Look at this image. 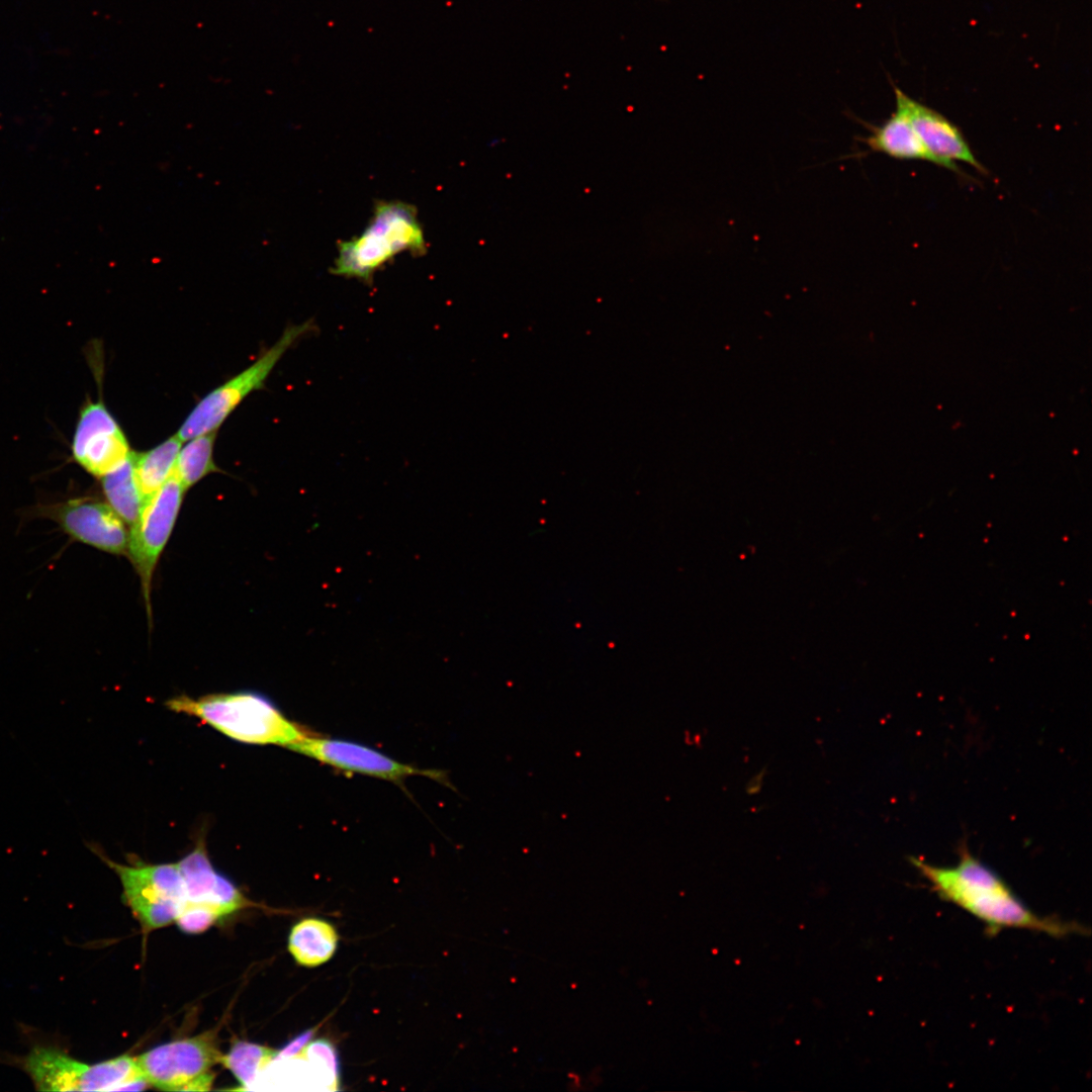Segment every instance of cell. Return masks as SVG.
Listing matches in <instances>:
<instances>
[{
    "instance_id": "6da1fadb",
    "label": "cell",
    "mask_w": 1092,
    "mask_h": 1092,
    "mask_svg": "<svg viewBox=\"0 0 1092 1092\" xmlns=\"http://www.w3.org/2000/svg\"><path fill=\"white\" fill-rule=\"evenodd\" d=\"M912 864L940 899L976 917L989 933L1016 928L1064 937L1087 931L1076 922L1033 912L996 872L967 848L961 850L956 866L938 867L918 858H912Z\"/></svg>"
},
{
    "instance_id": "7a4b0ae2",
    "label": "cell",
    "mask_w": 1092,
    "mask_h": 1092,
    "mask_svg": "<svg viewBox=\"0 0 1092 1092\" xmlns=\"http://www.w3.org/2000/svg\"><path fill=\"white\" fill-rule=\"evenodd\" d=\"M427 252L424 229L417 208L400 200L375 203L365 229L357 236L338 243L331 273L337 276L372 282L374 274L396 256Z\"/></svg>"
},
{
    "instance_id": "3957f363",
    "label": "cell",
    "mask_w": 1092,
    "mask_h": 1092,
    "mask_svg": "<svg viewBox=\"0 0 1092 1092\" xmlns=\"http://www.w3.org/2000/svg\"><path fill=\"white\" fill-rule=\"evenodd\" d=\"M166 705L172 711L199 718L224 735L245 743L289 746L307 735L265 696L253 692L180 696Z\"/></svg>"
},
{
    "instance_id": "277c9868",
    "label": "cell",
    "mask_w": 1092,
    "mask_h": 1092,
    "mask_svg": "<svg viewBox=\"0 0 1092 1092\" xmlns=\"http://www.w3.org/2000/svg\"><path fill=\"white\" fill-rule=\"evenodd\" d=\"M24 1069L40 1091H119L145 1087V1078L134 1058L127 1055L88 1065L57 1049L35 1046L25 1057Z\"/></svg>"
},
{
    "instance_id": "5b68a950",
    "label": "cell",
    "mask_w": 1092,
    "mask_h": 1092,
    "mask_svg": "<svg viewBox=\"0 0 1092 1092\" xmlns=\"http://www.w3.org/2000/svg\"><path fill=\"white\" fill-rule=\"evenodd\" d=\"M313 329L307 322L290 326L253 364L206 394L190 412L178 433L182 441L217 431L223 421L254 390L260 389L286 351Z\"/></svg>"
},
{
    "instance_id": "8992f818",
    "label": "cell",
    "mask_w": 1092,
    "mask_h": 1092,
    "mask_svg": "<svg viewBox=\"0 0 1092 1092\" xmlns=\"http://www.w3.org/2000/svg\"><path fill=\"white\" fill-rule=\"evenodd\" d=\"M221 1057L213 1029L160 1044L134 1060L145 1080L159 1089L206 1091L214 1079L211 1068Z\"/></svg>"
},
{
    "instance_id": "52a82bcc",
    "label": "cell",
    "mask_w": 1092,
    "mask_h": 1092,
    "mask_svg": "<svg viewBox=\"0 0 1092 1092\" xmlns=\"http://www.w3.org/2000/svg\"><path fill=\"white\" fill-rule=\"evenodd\" d=\"M95 850V849H92ZM119 877L126 904L145 931L174 922L187 901L177 863L122 864L95 850Z\"/></svg>"
},
{
    "instance_id": "ba28073f",
    "label": "cell",
    "mask_w": 1092,
    "mask_h": 1092,
    "mask_svg": "<svg viewBox=\"0 0 1092 1092\" xmlns=\"http://www.w3.org/2000/svg\"><path fill=\"white\" fill-rule=\"evenodd\" d=\"M185 490L173 472L160 489L144 500L128 535L127 554L140 576L149 616L153 574L174 528Z\"/></svg>"
},
{
    "instance_id": "9c48e42d",
    "label": "cell",
    "mask_w": 1092,
    "mask_h": 1092,
    "mask_svg": "<svg viewBox=\"0 0 1092 1092\" xmlns=\"http://www.w3.org/2000/svg\"><path fill=\"white\" fill-rule=\"evenodd\" d=\"M131 453L123 431L105 404L88 400L80 411L73 436L74 460L101 478L123 464Z\"/></svg>"
},
{
    "instance_id": "30bf717a",
    "label": "cell",
    "mask_w": 1092,
    "mask_h": 1092,
    "mask_svg": "<svg viewBox=\"0 0 1092 1092\" xmlns=\"http://www.w3.org/2000/svg\"><path fill=\"white\" fill-rule=\"evenodd\" d=\"M288 748L341 770L389 781L399 782L415 775H423L436 780L443 778L437 770L420 769L400 763L365 745L341 739L307 734L290 744Z\"/></svg>"
},
{
    "instance_id": "8fae6325",
    "label": "cell",
    "mask_w": 1092,
    "mask_h": 1092,
    "mask_svg": "<svg viewBox=\"0 0 1092 1092\" xmlns=\"http://www.w3.org/2000/svg\"><path fill=\"white\" fill-rule=\"evenodd\" d=\"M51 517L73 540L110 554H126L128 535L113 509L91 497L69 499L51 510Z\"/></svg>"
},
{
    "instance_id": "7c38bea8",
    "label": "cell",
    "mask_w": 1092,
    "mask_h": 1092,
    "mask_svg": "<svg viewBox=\"0 0 1092 1092\" xmlns=\"http://www.w3.org/2000/svg\"><path fill=\"white\" fill-rule=\"evenodd\" d=\"M894 91L896 108L907 116L923 144L945 164L946 169L963 175L956 164V161H960L983 174L987 173L956 124L939 112L910 98L895 86Z\"/></svg>"
},
{
    "instance_id": "4fadbf2b",
    "label": "cell",
    "mask_w": 1092,
    "mask_h": 1092,
    "mask_svg": "<svg viewBox=\"0 0 1092 1092\" xmlns=\"http://www.w3.org/2000/svg\"><path fill=\"white\" fill-rule=\"evenodd\" d=\"M177 867L184 883L187 901L213 904L224 916L246 906L247 900L238 888L214 871L203 838L177 862Z\"/></svg>"
},
{
    "instance_id": "5bb4252c",
    "label": "cell",
    "mask_w": 1092,
    "mask_h": 1092,
    "mask_svg": "<svg viewBox=\"0 0 1092 1092\" xmlns=\"http://www.w3.org/2000/svg\"><path fill=\"white\" fill-rule=\"evenodd\" d=\"M868 130L867 136L857 141L868 148L867 153H881L900 160H923L940 167L945 164L936 158L923 144L907 116L898 108L879 125L854 117Z\"/></svg>"
},
{
    "instance_id": "9a60e30c",
    "label": "cell",
    "mask_w": 1092,
    "mask_h": 1092,
    "mask_svg": "<svg viewBox=\"0 0 1092 1092\" xmlns=\"http://www.w3.org/2000/svg\"><path fill=\"white\" fill-rule=\"evenodd\" d=\"M339 936L329 922L305 918L291 929L288 949L297 964L316 967L328 962L336 951Z\"/></svg>"
},
{
    "instance_id": "2e32d148",
    "label": "cell",
    "mask_w": 1092,
    "mask_h": 1092,
    "mask_svg": "<svg viewBox=\"0 0 1092 1092\" xmlns=\"http://www.w3.org/2000/svg\"><path fill=\"white\" fill-rule=\"evenodd\" d=\"M182 442L177 435H174L148 451L132 453L135 481L143 503L160 489L172 475Z\"/></svg>"
},
{
    "instance_id": "e0dca14e",
    "label": "cell",
    "mask_w": 1092,
    "mask_h": 1092,
    "mask_svg": "<svg viewBox=\"0 0 1092 1092\" xmlns=\"http://www.w3.org/2000/svg\"><path fill=\"white\" fill-rule=\"evenodd\" d=\"M101 482L108 505L124 523L133 525L140 517L143 497L135 481L132 453L123 464L101 477Z\"/></svg>"
},
{
    "instance_id": "ac0fdd59",
    "label": "cell",
    "mask_w": 1092,
    "mask_h": 1092,
    "mask_svg": "<svg viewBox=\"0 0 1092 1092\" xmlns=\"http://www.w3.org/2000/svg\"><path fill=\"white\" fill-rule=\"evenodd\" d=\"M215 435L216 431L202 434L181 446L173 472L186 489L209 473L218 471L213 461Z\"/></svg>"
},
{
    "instance_id": "d6986e66",
    "label": "cell",
    "mask_w": 1092,
    "mask_h": 1092,
    "mask_svg": "<svg viewBox=\"0 0 1092 1092\" xmlns=\"http://www.w3.org/2000/svg\"><path fill=\"white\" fill-rule=\"evenodd\" d=\"M278 1056V1051L245 1040H236L220 1064L229 1069L242 1087L248 1086L256 1074Z\"/></svg>"
},
{
    "instance_id": "ffe728a7",
    "label": "cell",
    "mask_w": 1092,
    "mask_h": 1092,
    "mask_svg": "<svg viewBox=\"0 0 1092 1092\" xmlns=\"http://www.w3.org/2000/svg\"><path fill=\"white\" fill-rule=\"evenodd\" d=\"M223 916V912L213 904L186 901L175 922L186 933H200Z\"/></svg>"
},
{
    "instance_id": "44dd1931",
    "label": "cell",
    "mask_w": 1092,
    "mask_h": 1092,
    "mask_svg": "<svg viewBox=\"0 0 1092 1092\" xmlns=\"http://www.w3.org/2000/svg\"><path fill=\"white\" fill-rule=\"evenodd\" d=\"M307 1058H321L323 1059L329 1069L334 1074L335 1078H338L340 1072V1062L338 1053L335 1046L327 1039H317L311 1043H308L302 1053L301 1059Z\"/></svg>"
},
{
    "instance_id": "7402d4cb",
    "label": "cell",
    "mask_w": 1092,
    "mask_h": 1092,
    "mask_svg": "<svg viewBox=\"0 0 1092 1092\" xmlns=\"http://www.w3.org/2000/svg\"><path fill=\"white\" fill-rule=\"evenodd\" d=\"M316 1028L307 1029L304 1032L298 1034L291 1039L282 1050L278 1051V1055L283 1057H297L301 1058L306 1045L310 1042Z\"/></svg>"
},
{
    "instance_id": "603a6c76",
    "label": "cell",
    "mask_w": 1092,
    "mask_h": 1092,
    "mask_svg": "<svg viewBox=\"0 0 1092 1092\" xmlns=\"http://www.w3.org/2000/svg\"><path fill=\"white\" fill-rule=\"evenodd\" d=\"M766 771V767H762L748 780L745 785L747 795L752 796L760 792Z\"/></svg>"
}]
</instances>
